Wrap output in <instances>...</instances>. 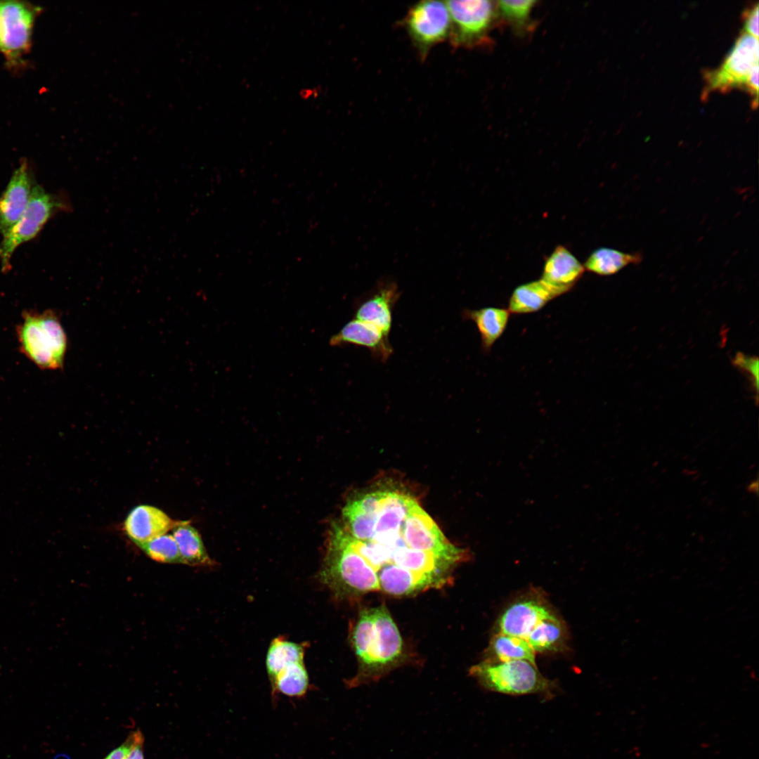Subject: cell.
<instances>
[{
	"label": "cell",
	"mask_w": 759,
	"mask_h": 759,
	"mask_svg": "<svg viewBox=\"0 0 759 759\" xmlns=\"http://www.w3.org/2000/svg\"><path fill=\"white\" fill-rule=\"evenodd\" d=\"M143 736L141 731L137 730L134 732L133 744L125 759H144L143 751Z\"/></svg>",
	"instance_id": "31"
},
{
	"label": "cell",
	"mask_w": 759,
	"mask_h": 759,
	"mask_svg": "<svg viewBox=\"0 0 759 759\" xmlns=\"http://www.w3.org/2000/svg\"><path fill=\"white\" fill-rule=\"evenodd\" d=\"M299 94L304 100L316 98L319 95V89L316 86L304 87L299 91Z\"/></svg>",
	"instance_id": "33"
},
{
	"label": "cell",
	"mask_w": 759,
	"mask_h": 759,
	"mask_svg": "<svg viewBox=\"0 0 759 759\" xmlns=\"http://www.w3.org/2000/svg\"><path fill=\"white\" fill-rule=\"evenodd\" d=\"M758 38L743 32L719 67L703 75V97L732 89L746 91L752 97V106L758 99Z\"/></svg>",
	"instance_id": "4"
},
{
	"label": "cell",
	"mask_w": 759,
	"mask_h": 759,
	"mask_svg": "<svg viewBox=\"0 0 759 759\" xmlns=\"http://www.w3.org/2000/svg\"><path fill=\"white\" fill-rule=\"evenodd\" d=\"M732 363L741 370L746 372L751 377L753 387L758 392V358L755 356L737 353Z\"/></svg>",
	"instance_id": "29"
},
{
	"label": "cell",
	"mask_w": 759,
	"mask_h": 759,
	"mask_svg": "<svg viewBox=\"0 0 759 759\" xmlns=\"http://www.w3.org/2000/svg\"><path fill=\"white\" fill-rule=\"evenodd\" d=\"M150 558L162 563L182 564L172 535L164 534L138 546Z\"/></svg>",
	"instance_id": "28"
},
{
	"label": "cell",
	"mask_w": 759,
	"mask_h": 759,
	"mask_svg": "<svg viewBox=\"0 0 759 759\" xmlns=\"http://www.w3.org/2000/svg\"><path fill=\"white\" fill-rule=\"evenodd\" d=\"M401 536L413 550L427 552L456 565L469 557L468 551L450 543L432 519L415 502L402 525Z\"/></svg>",
	"instance_id": "10"
},
{
	"label": "cell",
	"mask_w": 759,
	"mask_h": 759,
	"mask_svg": "<svg viewBox=\"0 0 759 759\" xmlns=\"http://www.w3.org/2000/svg\"><path fill=\"white\" fill-rule=\"evenodd\" d=\"M469 672L486 689L505 694L547 695L554 688L552 682L540 673L536 663L525 660L489 659L473 666Z\"/></svg>",
	"instance_id": "5"
},
{
	"label": "cell",
	"mask_w": 759,
	"mask_h": 759,
	"mask_svg": "<svg viewBox=\"0 0 759 759\" xmlns=\"http://www.w3.org/2000/svg\"><path fill=\"white\" fill-rule=\"evenodd\" d=\"M462 317L464 320H472L476 324L481 335V347L484 351H488L505 331L510 311L495 307L465 309L462 312Z\"/></svg>",
	"instance_id": "21"
},
{
	"label": "cell",
	"mask_w": 759,
	"mask_h": 759,
	"mask_svg": "<svg viewBox=\"0 0 759 759\" xmlns=\"http://www.w3.org/2000/svg\"><path fill=\"white\" fill-rule=\"evenodd\" d=\"M400 294L395 282H379L371 293L356 304L355 318L371 325L389 337L394 308Z\"/></svg>",
	"instance_id": "12"
},
{
	"label": "cell",
	"mask_w": 759,
	"mask_h": 759,
	"mask_svg": "<svg viewBox=\"0 0 759 759\" xmlns=\"http://www.w3.org/2000/svg\"><path fill=\"white\" fill-rule=\"evenodd\" d=\"M0 50H1V33H0Z\"/></svg>",
	"instance_id": "34"
},
{
	"label": "cell",
	"mask_w": 759,
	"mask_h": 759,
	"mask_svg": "<svg viewBox=\"0 0 759 759\" xmlns=\"http://www.w3.org/2000/svg\"><path fill=\"white\" fill-rule=\"evenodd\" d=\"M492 660L509 661L525 660L536 663V652L524 638L497 632L490 642Z\"/></svg>",
	"instance_id": "25"
},
{
	"label": "cell",
	"mask_w": 759,
	"mask_h": 759,
	"mask_svg": "<svg viewBox=\"0 0 759 759\" xmlns=\"http://www.w3.org/2000/svg\"><path fill=\"white\" fill-rule=\"evenodd\" d=\"M553 612L538 595L524 596L512 603L501 614L498 632L526 639L534 627Z\"/></svg>",
	"instance_id": "13"
},
{
	"label": "cell",
	"mask_w": 759,
	"mask_h": 759,
	"mask_svg": "<svg viewBox=\"0 0 759 759\" xmlns=\"http://www.w3.org/2000/svg\"><path fill=\"white\" fill-rule=\"evenodd\" d=\"M41 8L27 1H0L1 50L7 64L16 67L32 46L34 22Z\"/></svg>",
	"instance_id": "8"
},
{
	"label": "cell",
	"mask_w": 759,
	"mask_h": 759,
	"mask_svg": "<svg viewBox=\"0 0 759 759\" xmlns=\"http://www.w3.org/2000/svg\"><path fill=\"white\" fill-rule=\"evenodd\" d=\"M583 265L564 246H557L547 259L540 280L566 293L580 278Z\"/></svg>",
	"instance_id": "18"
},
{
	"label": "cell",
	"mask_w": 759,
	"mask_h": 759,
	"mask_svg": "<svg viewBox=\"0 0 759 759\" xmlns=\"http://www.w3.org/2000/svg\"><path fill=\"white\" fill-rule=\"evenodd\" d=\"M304 659H293L280 663L268 677L272 692L289 697H302L309 689V677Z\"/></svg>",
	"instance_id": "19"
},
{
	"label": "cell",
	"mask_w": 759,
	"mask_h": 759,
	"mask_svg": "<svg viewBox=\"0 0 759 759\" xmlns=\"http://www.w3.org/2000/svg\"><path fill=\"white\" fill-rule=\"evenodd\" d=\"M319 579L339 599H355L380 590L376 572L344 543L338 523L332 524L329 533Z\"/></svg>",
	"instance_id": "2"
},
{
	"label": "cell",
	"mask_w": 759,
	"mask_h": 759,
	"mask_svg": "<svg viewBox=\"0 0 759 759\" xmlns=\"http://www.w3.org/2000/svg\"><path fill=\"white\" fill-rule=\"evenodd\" d=\"M358 660L350 687L376 681L398 666L405 656L403 639L384 604L365 607L358 614L351 635Z\"/></svg>",
	"instance_id": "1"
},
{
	"label": "cell",
	"mask_w": 759,
	"mask_h": 759,
	"mask_svg": "<svg viewBox=\"0 0 759 759\" xmlns=\"http://www.w3.org/2000/svg\"><path fill=\"white\" fill-rule=\"evenodd\" d=\"M174 521L164 512L154 506L140 505L134 507L124 521V531L138 546L166 534L174 526Z\"/></svg>",
	"instance_id": "16"
},
{
	"label": "cell",
	"mask_w": 759,
	"mask_h": 759,
	"mask_svg": "<svg viewBox=\"0 0 759 759\" xmlns=\"http://www.w3.org/2000/svg\"><path fill=\"white\" fill-rule=\"evenodd\" d=\"M566 635L564 624L553 613L539 622L526 640L536 653L556 651L564 647Z\"/></svg>",
	"instance_id": "24"
},
{
	"label": "cell",
	"mask_w": 759,
	"mask_h": 759,
	"mask_svg": "<svg viewBox=\"0 0 759 759\" xmlns=\"http://www.w3.org/2000/svg\"><path fill=\"white\" fill-rule=\"evenodd\" d=\"M403 24L420 57L425 59L434 46L448 40L451 21L446 2L425 0L409 8Z\"/></svg>",
	"instance_id": "9"
},
{
	"label": "cell",
	"mask_w": 759,
	"mask_h": 759,
	"mask_svg": "<svg viewBox=\"0 0 759 759\" xmlns=\"http://www.w3.org/2000/svg\"><path fill=\"white\" fill-rule=\"evenodd\" d=\"M172 531L182 564L192 566H209L214 564L200 534L188 521L176 522Z\"/></svg>",
	"instance_id": "22"
},
{
	"label": "cell",
	"mask_w": 759,
	"mask_h": 759,
	"mask_svg": "<svg viewBox=\"0 0 759 759\" xmlns=\"http://www.w3.org/2000/svg\"><path fill=\"white\" fill-rule=\"evenodd\" d=\"M344 528L355 539L361 541H369L372 538L376 521V515L362 510L353 501H347L342 510Z\"/></svg>",
	"instance_id": "26"
},
{
	"label": "cell",
	"mask_w": 759,
	"mask_h": 759,
	"mask_svg": "<svg viewBox=\"0 0 759 759\" xmlns=\"http://www.w3.org/2000/svg\"><path fill=\"white\" fill-rule=\"evenodd\" d=\"M415 502L413 498L405 494L382 491L374 533L370 540L399 536L403 521Z\"/></svg>",
	"instance_id": "17"
},
{
	"label": "cell",
	"mask_w": 759,
	"mask_h": 759,
	"mask_svg": "<svg viewBox=\"0 0 759 759\" xmlns=\"http://www.w3.org/2000/svg\"><path fill=\"white\" fill-rule=\"evenodd\" d=\"M17 336L22 353L36 365L46 370L63 368L67 339L53 311L24 312Z\"/></svg>",
	"instance_id": "3"
},
{
	"label": "cell",
	"mask_w": 759,
	"mask_h": 759,
	"mask_svg": "<svg viewBox=\"0 0 759 759\" xmlns=\"http://www.w3.org/2000/svg\"><path fill=\"white\" fill-rule=\"evenodd\" d=\"M560 290L542 280L518 286L509 301L508 311L512 313H529L541 309L547 302L562 294Z\"/></svg>",
	"instance_id": "20"
},
{
	"label": "cell",
	"mask_w": 759,
	"mask_h": 759,
	"mask_svg": "<svg viewBox=\"0 0 759 759\" xmlns=\"http://www.w3.org/2000/svg\"><path fill=\"white\" fill-rule=\"evenodd\" d=\"M536 1H498L496 2L497 16L510 25L514 30L523 33L532 28L531 14Z\"/></svg>",
	"instance_id": "27"
},
{
	"label": "cell",
	"mask_w": 759,
	"mask_h": 759,
	"mask_svg": "<svg viewBox=\"0 0 759 759\" xmlns=\"http://www.w3.org/2000/svg\"><path fill=\"white\" fill-rule=\"evenodd\" d=\"M332 346L353 344L369 349L375 359L384 363L393 353L389 337L376 327L356 318L346 323L330 339Z\"/></svg>",
	"instance_id": "15"
},
{
	"label": "cell",
	"mask_w": 759,
	"mask_h": 759,
	"mask_svg": "<svg viewBox=\"0 0 759 759\" xmlns=\"http://www.w3.org/2000/svg\"><path fill=\"white\" fill-rule=\"evenodd\" d=\"M134 741V732L131 733L126 740L119 747L113 750L104 759H125L130 751Z\"/></svg>",
	"instance_id": "32"
},
{
	"label": "cell",
	"mask_w": 759,
	"mask_h": 759,
	"mask_svg": "<svg viewBox=\"0 0 759 759\" xmlns=\"http://www.w3.org/2000/svg\"><path fill=\"white\" fill-rule=\"evenodd\" d=\"M744 32L758 38V4L745 11L743 15Z\"/></svg>",
	"instance_id": "30"
},
{
	"label": "cell",
	"mask_w": 759,
	"mask_h": 759,
	"mask_svg": "<svg viewBox=\"0 0 759 759\" xmlns=\"http://www.w3.org/2000/svg\"><path fill=\"white\" fill-rule=\"evenodd\" d=\"M642 260L641 252L629 253L609 247H599L588 257L583 267L585 270L599 275H611L629 265L640 264Z\"/></svg>",
	"instance_id": "23"
},
{
	"label": "cell",
	"mask_w": 759,
	"mask_h": 759,
	"mask_svg": "<svg viewBox=\"0 0 759 759\" xmlns=\"http://www.w3.org/2000/svg\"><path fill=\"white\" fill-rule=\"evenodd\" d=\"M26 160L15 169L0 196V235L4 236L18 222L25 210L34 186Z\"/></svg>",
	"instance_id": "11"
},
{
	"label": "cell",
	"mask_w": 759,
	"mask_h": 759,
	"mask_svg": "<svg viewBox=\"0 0 759 759\" xmlns=\"http://www.w3.org/2000/svg\"><path fill=\"white\" fill-rule=\"evenodd\" d=\"M72 206L63 194L48 193L34 184L30 202L14 226L2 237L0 243V264L3 271L11 268V260L15 249L34 238L46 222L58 213L69 212Z\"/></svg>",
	"instance_id": "6"
},
{
	"label": "cell",
	"mask_w": 759,
	"mask_h": 759,
	"mask_svg": "<svg viewBox=\"0 0 759 759\" xmlns=\"http://www.w3.org/2000/svg\"><path fill=\"white\" fill-rule=\"evenodd\" d=\"M380 590L391 596H408L429 589L440 588L450 580L436 576L415 573L388 564L377 571Z\"/></svg>",
	"instance_id": "14"
},
{
	"label": "cell",
	"mask_w": 759,
	"mask_h": 759,
	"mask_svg": "<svg viewBox=\"0 0 759 759\" xmlns=\"http://www.w3.org/2000/svg\"><path fill=\"white\" fill-rule=\"evenodd\" d=\"M451 26L448 41L456 48L488 46L497 17L496 4L488 0L447 1Z\"/></svg>",
	"instance_id": "7"
}]
</instances>
